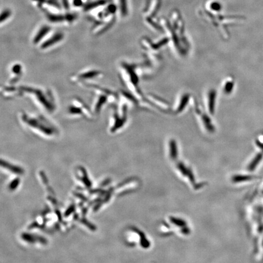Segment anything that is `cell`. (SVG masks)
<instances>
[{
  "mask_svg": "<svg viewBox=\"0 0 263 263\" xmlns=\"http://www.w3.org/2000/svg\"><path fill=\"white\" fill-rule=\"evenodd\" d=\"M19 119L26 129L41 138L52 140L59 135V130L57 126L42 115L21 112L19 115Z\"/></svg>",
  "mask_w": 263,
  "mask_h": 263,
  "instance_id": "obj_1",
  "label": "cell"
},
{
  "mask_svg": "<svg viewBox=\"0 0 263 263\" xmlns=\"http://www.w3.org/2000/svg\"><path fill=\"white\" fill-rule=\"evenodd\" d=\"M11 76L9 84L14 85L15 82L20 79L23 75V67L20 63H15L11 68Z\"/></svg>",
  "mask_w": 263,
  "mask_h": 263,
  "instance_id": "obj_7",
  "label": "cell"
},
{
  "mask_svg": "<svg viewBox=\"0 0 263 263\" xmlns=\"http://www.w3.org/2000/svg\"><path fill=\"white\" fill-rule=\"evenodd\" d=\"M102 76L101 71L97 69H87L82 70L77 74H73L70 79L74 84H80L87 85V82L93 80Z\"/></svg>",
  "mask_w": 263,
  "mask_h": 263,
  "instance_id": "obj_5",
  "label": "cell"
},
{
  "mask_svg": "<svg viewBox=\"0 0 263 263\" xmlns=\"http://www.w3.org/2000/svg\"><path fill=\"white\" fill-rule=\"evenodd\" d=\"M12 12L9 9L4 10L1 14V17H0V20H1V23L2 24L3 22L6 21L11 16Z\"/></svg>",
  "mask_w": 263,
  "mask_h": 263,
  "instance_id": "obj_12",
  "label": "cell"
},
{
  "mask_svg": "<svg viewBox=\"0 0 263 263\" xmlns=\"http://www.w3.org/2000/svg\"><path fill=\"white\" fill-rule=\"evenodd\" d=\"M109 2V0H97V1L91 2L87 5L85 7V10L86 11H91L92 9H94L95 8H99L101 6L106 5L108 4Z\"/></svg>",
  "mask_w": 263,
  "mask_h": 263,
  "instance_id": "obj_10",
  "label": "cell"
},
{
  "mask_svg": "<svg viewBox=\"0 0 263 263\" xmlns=\"http://www.w3.org/2000/svg\"><path fill=\"white\" fill-rule=\"evenodd\" d=\"M51 28L49 26L44 25L40 28L38 32L36 33L35 36L33 37L32 43L34 45H39V43L43 40V39L46 37L48 34L50 32Z\"/></svg>",
  "mask_w": 263,
  "mask_h": 263,
  "instance_id": "obj_9",
  "label": "cell"
},
{
  "mask_svg": "<svg viewBox=\"0 0 263 263\" xmlns=\"http://www.w3.org/2000/svg\"><path fill=\"white\" fill-rule=\"evenodd\" d=\"M20 96H26L30 99L41 110L46 113H53L56 109L54 96L49 90L42 88L22 86L20 87Z\"/></svg>",
  "mask_w": 263,
  "mask_h": 263,
  "instance_id": "obj_2",
  "label": "cell"
},
{
  "mask_svg": "<svg viewBox=\"0 0 263 263\" xmlns=\"http://www.w3.org/2000/svg\"><path fill=\"white\" fill-rule=\"evenodd\" d=\"M83 4L84 2L82 0H73V5L76 7H81Z\"/></svg>",
  "mask_w": 263,
  "mask_h": 263,
  "instance_id": "obj_14",
  "label": "cell"
},
{
  "mask_svg": "<svg viewBox=\"0 0 263 263\" xmlns=\"http://www.w3.org/2000/svg\"><path fill=\"white\" fill-rule=\"evenodd\" d=\"M119 11L121 16L125 17L127 15V0H119Z\"/></svg>",
  "mask_w": 263,
  "mask_h": 263,
  "instance_id": "obj_11",
  "label": "cell"
},
{
  "mask_svg": "<svg viewBox=\"0 0 263 263\" xmlns=\"http://www.w3.org/2000/svg\"><path fill=\"white\" fill-rule=\"evenodd\" d=\"M67 113L73 118H92L94 113L92 110L88 108L87 105L79 98H75L68 108Z\"/></svg>",
  "mask_w": 263,
  "mask_h": 263,
  "instance_id": "obj_4",
  "label": "cell"
},
{
  "mask_svg": "<svg viewBox=\"0 0 263 263\" xmlns=\"http://www.w3.org/2000/svg\"><path fill=\"white\" fill-rule=\"evenodd\" d=\"M90 87L94 91V99L91 109L94 115L100 113L106 104L112 103L118 100V95L109 89L92 84L90 85Z\"/></svg>",
  "mask_w": 263,
  "mask_h": 263,
  "instance_id": "obj_3",
  "label": "cell"
},
{
  "mask_svg": "<svg viewBox=\"0 0 263 263\" xmlns=\"http://www.w3.org/2000/svg\"><path fill=\"white\" fill-rule=\"evenodd\" d=\"M46 17L49 21L52 23H61L65 21H73L74 19V15L73 14L61 15V14H53L48 13Z\"/></svg>",
  "mask_w": 263,
  "mask_h": 263,
  "instance_id": "obj_8",
  "label": "cell"
},
{
  "mask_svg": "<svg viewBox=\"0 0 263 263\" xmlns=\"http://www.w3.org/2000/svg\"><path fill=\"white\" fill-rule=\"evenodd\" d=\"M261 159H262V155H261V154H259V155H258L256 156V158H255V160H254V162L251 164V168H254L255 167H256V165L260 162V160H261Z\"/></svg>",
  "mask_w": 263,
  "mask_h": 263,
  "instance_id": "obj_13",
  "label": "cell"
},
{
  "mask_svg": "<svg viewBox=\"0 0 263 263\" xmlns=\"http://www.w3.org/2000/svg\"><path fill=\"white\" fill-rule=\"evenodd\" d=\"M64 38V35L60 32L54 33L53 35L50 36L48 39L42 42L40 46V48L42 50H47L49 48H52L56 45L57 43L61 42Z\"/></svg>",
  "mask_w": 263,
  "mask_h": 263,
  "instance_id": "obj_6",
  "label": "cell"
}]
</instances>
